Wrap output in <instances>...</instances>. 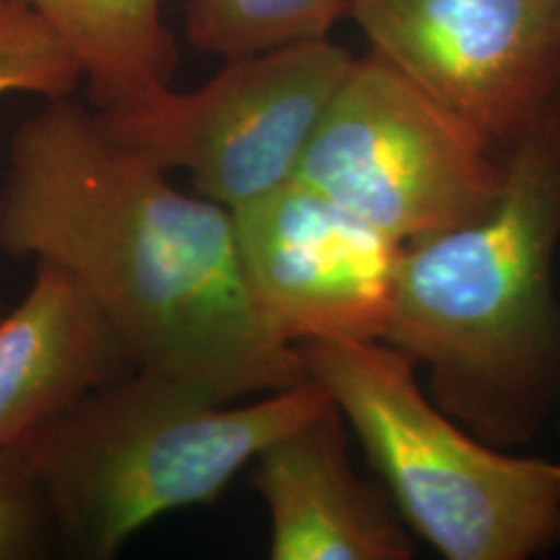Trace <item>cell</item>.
<instances>
[{
    "label": "cell",
    "mask_w": 560,
    "mask_h": 560,
    "mask_svg": "<svg viewBox=\"0 0 560 560\" xmlns=\"http://www.w3.org/2000/svg\"><path fill=\"white\" fill-rule=\"evenodd\" d=\"M130 371L122 335L81 280L34 262L24 301L0 317V452Z\"/></svg>",
    "instance_id": "10"
},
{
    "label": "cell",
    "mask_w": 560,
    "mask_h": 560,
    "mask_svg": "<svg viewBox=\"0 0 560 560\" xmlns=\"http://www.w3.org/2000/svg\"><path fill=\"white\" fill-rule=\"evenodd\" d=\"M560 107L506 151L478 219L402 247L384 342L490 444H529L560 405Z\"/></svg>",
    "instance_id": "2"
},
{
    "label": "cell",
    "mask_w": 560,
    "mask_h": 560,
    "mask_svg": "<svg viewBox=\"0 0 560 560\" xmlns=\"http://www.w3.org/2000/svg\"><path fill=\"white\" fill-rule=\"evenodd\" d=\"M296 179L400 244L493 208L506 156L380 55L353 58Z\"/></svg>",
    "instance_id": "5"
},
{
    "label": "cell",
    "mask_w": 560,
    "mask_h": 560,
    "mask_svg": "<svg viewBox=\"0 0 560 560\" xmlns=\"http://www.w3.org/2000/svg\"><path fill=\"white\" fill-rule=\"evenodd\" d=\"M81 83L79 60L50 24L24 0H0V100L11 94L66 100Z\"/></svg>",
    "instance_id": "13"
},
{
    "label": "cell",
    "mask_w": 560,
    "mask_h": 560,
    "mask_svg": "<svg viewBox=\"0 0 560 560\" xmlns=\"http://www.w3.org/2000/svg\"><path fill=\"white\" fill-rule=\"evenodd\" d=\"M244 278L280 340H384L402 247L301 179L231 210Z\"/></svg>",
    "instance_id": "8"
},
{
    "label": "cell",
    "mask_w": 560,
    "mask_h": 560,
    "mask_svg": "<svg viewBox=\"0 0 560 560\" xmlns=\"http://www.w3.org/2000/svg\"><path fill=\"white\" fill-rule=\"evenodd\" d=\"M556 3H560V0H556Z\"/></svg>",
    "instance_id": "15"
},
{
    "label": "cell",
    "mask_w": 560,
    "mask_h": 560,
    "mask_svg": "<svg viewBox=\"0 0 560 560\" xmlns=\"http://www.w3.org/2000/svg\"><path fill=\"white\" fill-rule=\"evenodd\" d=\"M355 21L405 79L506 156L560 107L556 0H350Z\"/></svg>",
    "instance_id": "7"
},
{
    "label": "cell",
    "mask_w": 560,
    "mask_h": 560,
    "mask_svg": "<svg viewBox=\"0 0 560 560\" xmlns=\"http://www.w3.org/2000/svg\"><path fill=\"white\" fill-rule=\"evenodd\" d=\"M350 0H190L187 39L200 55L231 60L296 42L330 39Z\"/></svg>",
    "instance_id": "12"
},
{
    "label": "cell",
    "mask_w": 560,
    "mask_h": 560,
    "mask_svg": "<svg viewBox=\"0 0 560 560\" xmlns=\"http://www.w3.org/2000/svg\"><path fill=\"white\" fill-rule=\"evenodd\" d=\"M330 405L312 376L240 405L136 369L21 446L58 542L75 558L107 560L159 516L219 501L265 446Z\"/></svg>",
    "instance_id": "3"
},
{
    "label": "cell",
    "mask_w": 560,
    "mask_h": 560,
    "mask_svg": "<svg viewBox=\"0 0 560 560\" xmlns=\"http://www.w3.org/2000/svg\"><path fill=\"white\" fill-rule=\"evenodd\" d=\"M299 353L359 439L402 522L446 560H529L560 545V459L478 436L384 340H310Z\"/></svg>",
    "instance_id": "4"
},
{
    "label": "cell",
    "mask_w": 560,
    "mask_h": 560,
    "mask_svg": "<svg viewBox=\"0 0 560 560\" xmlns=\"http://www.w3.org/2000/svg\"><path fill=\"white\" fill-rule=\"evenodd\" d=\"M79 60L91 109L117 112L170 89L177 42L164 0H24Z\"/></svg>",
    "instance_id": "11"
},
{
    "label": "cell",
    "mask_w": 560,
    "mask_h": 560,
    "mask_svg": "<svg viewBox=\"0 0 560 560\" xmlns=\"http://www.w3.org/2000/svg\"><path fill=\"white\" fill-rule=\"evenodd\" d=\"M252 486L265 503L272 560H410L392 499L353 470L335 402L257 454Z\"/></svg>",
    "instance_id": "9"
},
{
    "label": "cell",
    "mask_w": 560,
    "mask_h": 560,
    "mask_svg": "<svg viewBox=\"0 0 560 560\" xmlns=\"http://www.w3.org/2000/svg\"><path fill=\"white\" fill-rule=\"evenodd\" d=\"M355 55L332 39L223 62L192 91H159L96 112L104 130L164 172H190L202 198L236 210L296 179L306 145Z\"/></svg>",
    "instance_id": "6"
},
{
    "label": "cell",
    "mask_w": 560,
    "mask_h": 560,
    "mask_svg": "<svg viewBox=\"0 0 560 560\" xmlns=\"http://www.w3.org/2000/svg\"><path fill=\"white\" fill-rule=\"evenodd\" d=\"M55 537L50 503L45 499L24 446L0 452V560L42 556Z\"/></svg>",
    "instance_id": "14"
},
{
    "label": "cell",
    "mask_w": 560,
    "mask_h": 560,
    "mask_svg": "<svg viewBox=\"0 0 560 560\" xmlns=\"http://www.w3.org/2000/svg\"><path fill=\"white\" fill-rule=\"evenodd\" d=\"M112 138L94 109L50 100L13 132L0 179V252L81 280L138 371L215 402L310 380L257 310L234 215Z\"/></svg>",
    "instance_id": "1"
}]
</instances>
